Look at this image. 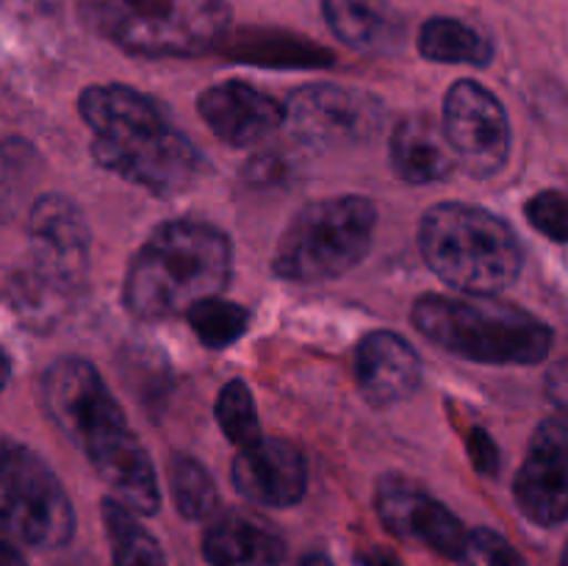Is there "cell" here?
Instances as JSON below:
<instances>
[{
	"label": "cell",
	"mask_w": 568,
	"mask_h": 566,
	"mask_svg": "<svg viewBox=\"0 0 568 566\" xmlns=\"http://www.w3.org/2000/svg\"><path fill=\"white\" fill-rule=\"evenodd\" d=\"M83 122L92 128V155L114 175L172 198L200 175V153L148 94L122 83L83 89L78 100Z\"/></svg>",
	"instance_id": "obj_1"
},
{
	"label": "cell",
	"mask_w": 568,
	"mask_h": 566,
	"mask_svg": "<svg viewBox=\"0 0 568 566\" xmlns=\"http://www.w3.org/2000/svg\"><path fill=\"white\" fill-rule=\"evenodd\" d=\"M231 261V242L220 228L200 220L164 222L128 264L125 309L144 322L186 314L225 289Z\"/></svg>",
	"instance_id": "obj_2"
},
{
	"label": "cell",
	"mask_w": 568,
	"mask_h": 566,
	"mask_svg": "<svg viewBox=\"0 0 568 566\" xmlns=\"http://www.w3.org/2000/svg\"><path fill=\"white\" fill-rule=\"evenodd\" d=\"M419 250L444 283L477 297L514 286L525 264L514 228L469 203L433 205L422 216Z\"/></svg>",
	"instance_id": "obj_3"
},
{
	"label": "cell",
	"mask_w": 568,
	"mask_h": 566,
	"mask_svg": "<svg viewBox=\"0 0 568 566\" xmlns=\"http://www.w3.org/2000/svg\"><path fill=\"white\" fill-rule=\"evenodd\" d=\"M410 316L427 342L477 364H541L552 347L547 322L477 294H425L416 300Z\"/></svg>",
	"instance_id": "obj_4"
},
{
	"label": "cell",
	"mask_w": 568,
	"mask_h": 566,
	"mask_svg": "<svg viewBox=\"0 0 568 566\" xmlns=\"http://www.w3.org/2000/svg\"><path fill=\"white\" fill-rule=\"evenodd\" d=\"M87 17L116 48L148 59L209 53L231 26L225 0H87Z\"/></svg>",
	"instance_id": "obj_5"
},
{
	"label": "cell",
	"mask_w": 568,
	"mask_h": 566,
	"mask_svg": "<svg viewBox=\"0 0 568 566\" xmlns=\"http://www.w3.org/2000/svg\"><path fill=\"white\" fill-rule=\"evenodd\" d=\"M377 209L361 194L303 205L283 231L272 270L294 283H322L347 275L366 259L375 239Z\"/></svg>",
	"instance_id": "obj_6"
},
{
	"label": "cell",
	"mask_w": 568,
	"mask_h": 566,
	"mask_svg": "<svg viewBox=\"0 0 568 566\" xmlns=\"http://www.w3.org/2000/svg\"><path fill=\"white\" fill-rule=\"evenodd\" d=\"M3 527L33 549H59L75 533V511L48 461L22 444H3Z\"/></svg>",
	"instance_id": "obj_7"
},
{
	"label": "cell",
	"mask_w": 568,
	"mask_h": 566,
	"mask_svg": "<svg viewBox=\"0 0 568 566\" xmlns=\"http://www.w3.org/2000/svg\"><path fill=\"white\" fill-rule=\"evenodd\" d=\"M44 414L67 438L92 455L103 444L128 433L125 414L89 361L61 358L50 364L39 386Z\"/></svg>",
	"instance_id": "obj_8"
},
{
	"label": "cell",
	"mask_w": 568,
	"mask_h": 566,
	"mask_svg": "<svg viewBox=\"0 0 568 566\" xmlns=\"http://www.w3.org/2000/svg\"><path fill=\"white\" fill-rule=\"evenodd\" d=\"M286 122L308 148H349L381 131L383 103L364 89L308 83L288 94Z\"/></svg>",
	"instance_id": "obj_9"
},
{
	"label": "cell",
	"mask_w": 568,
	"mask_h": 566,
	"mask_svg": "<svg viewBox=\"0 0 568 566\" xmlns=\"http://www.w3.org/2000/svg\"><path fill=\"white\" fill-rule=\"evenodd\" d=\"M92 239L81 209L64 194H42L28 214V272L75 297L89 275Z\"/></svg>",
	"instance_id": "obj_10"
},
{
	"label": "cell",
	"mask_w": 568,
	"mask_h": 566,
	"mask_svg": "<svg viewBox=\"0 0 568 566\" xmlns=\"http://www.w3.org/2000/svg\"><path fill=\"white\" fill-rule=\"evenodd\" d=\"M444 133L469 175L491 178L510 155V122L497 94L477 81H455L444 98Z\"/></svg>",
	"instance_id": "obj_11"
},
{
	"label": "cell",
	"mask_w": 568,
	"mask_h": 566,
	"mask_svg": "<svg viewBox=\"0 0 568 566\" xmlns=\"http://www.w3.org/2000/svg\"><path fill=\"white\" fill-rule=\"evenodd\" d=\"M516 503L521 514L541 527L568 519V420H544L527 444L516 472Z\"/></svg>",
	"instance_id": "obj_12"
},
{
	"label": "cell",
	"mask_w": 568,
	"mask_h": 566,
	"mask_svg": "<svg viewBox=\"0 0 568 566\" xmlns=\"http://www.w3.org/2000/svg\"><path fill=\"white\" fill-rule=\"evenodd\" d=\"M375 508L388 533L405 542L425 544L433 553L455 560L466 547V527L436 497L405 477H383L375 492Z\"/></svg>",
	"instance_id": "obj_13"
},
{
	"label": "cell",
	"mask_w": 568,
	"mask_h": 566,
	"mask_svg": "<svg viewBox=\"0 0 568 566\" xmlns=\"http://www.w3.org/2000/svg\"><path fill=\"white\" fill-rule=\"evenodd\" d=\"M231 477L244 499L266 508L297 505L308 488L303 453L283 438H261L239 449Z\"/></svg>",
	"instance_id": "obj_14"
},
{
	"label": "cell",
	"mask_w": 568,
	"mask_h": 566,
	"mask_svg": "<svg viewBox=\"0 0 568 566\" xmlns=\"http://www.w3.org/2000/svg\"><path fill=\"white\" fill-rule=\"evenodd\" d=\"M197 111L216 139L233 148H250L264 142L286 122V105L253 83L222 81L197 98Z\"/></svg>",
	"instance_id": "obj_15"
},
{
	"label": "cell",
	"mask_w": 568,
	"mask_h": 566,
	"mask_svg": "<svg viewBox=\"0 0 568 566\" xmlns=\"http://www.w3.org/2000/svg\"><path fill=\"white\" fill-rule=\"evenodd\" d=\"M355 383L372 405L408 400L422 383V361L399 333L375 331L355 350Z\"/></svg>",
	"instance_id": "obj_16"
},
{
	"label": "cell",
	"mask_w": 568,
	"mask_h": 566,
	"mask_svg": "<svg viewBox=\"0 0 568 566\" xmlns=\"http://www.w3.org/2000/svg\"><path fill=\"white\" fill-rule=\"evenodd\" d=\"M203 555L211 566H281L286 542L266 522L244 511H225L205 530Z\"/></svg>",
	"instance_id": "obj_17"
},
{
	"label": "cell",
	"mask_w": 568,
	"mask_h": 566,
	"mask_svg": "<svg viewBox=\"0 0 568 566\" xmlns=\"http://www.w3.org/2000/svg\"><path fill=\"white\" fill-rule=\"evenodd\" d=\"M89 464L128 511L142 516H153L159 511L161 494L155 469L133 431L122 433L120 438L89 455Z\"/></svg>",
	"instance_id": "obj_18"
},
{
	"label": "cell",
	"mask_w": 568,
	"mask_h": 566,
	"mask_svg": "<svg viewBox=\"0 0 568 566\" xmlns=\"http://www.w3.org/2000/svg\"><path fill=\"white\" fill-rule=\"evenodd\" d=\"M392 164L403 181L436 183L449 178L458 159L444 128H438L430 117L414 114L394 128Z\"/></svg>",
	"instance_id": "obj_19"
},
{
	"label": "cell",
	"mask_w": 568,
	"mask_h": 566,
	"mask_svg": "<svg viewBox=\"0 0 568 566\" xmlns=\"http://www.w3.org/2000/svg\"><path fill=\"white\" fill-rule=\"evenodd\" d=\"M327 28L364 53H392L403 42V20L388 0H325Z\"/></svg>",
	"instance_id": "obj_20"
},
{
	"label": "cell",
	"mask_w": 568,
	"mask_h": 566,
	"mask_svg": "<svg viewBox=\"0 0 568 566\" xmlns=\"http://www.w3.org/2000/svg\"><path fill=\"white\" fill-rule=\"evenodd\" d=\"M419 53L442 64H491V42L466 22L453 17H433L419 31Z\"/></svg>",
	"instance_id": "obj_21"
},
{
	"label": "cell",
	"mask_w": 568,
	"mask_h": 566,
	"mask_svg": "<svg viewBox=\"0 0 568 566\" xmlns=\"http://www.w3.org/2000/svg\"><path fill=\"white\" fill-rule=\"evenodd\" d=\"M103 522L114 566H166L161 544L133 519V511H128L120 499H105Z\"/></svg>",
	"instance_id": "obj_22"
},
{
	"label": "cell",
	"mask_w": 568,
	"mask_h": 566,
	"mask_svg": "<svg viewBox=\"0 0 568 566\" xmlns=\"http://www.w3.org/2000/svg\"><path fill=\"white\" fill-rule=\"evenodd\" d=\"M166 475H170L172 499L175 508L181 511L186 519L197 522L214 514L216 508V483L211 472L200 464L197 458L186 453L172 455L166 464Z\"/></svg>",
	"instance_id": "obj_23"
},
{
	"label": "cell",
	"mask_w": 568,
	"mask_h": 566,
	"mask_svg": "<svg viewBox=\"0 0 568 566\" xmlns=\"http://www.w3.org/2000/svg\"><path fill=\"white\" fill-rule=\"evenodd\" d=\"M189 325H192L194 336L211 350H225L233 342L247 333L250 314L242 305L231 303V300H222L220 294L209 300H200L197 305L186 311Z\"/></svg>",
	"instance_id": "obj_24"
},
{
	"label": "cell",
	"mask_w": 568,
	"mask_h": 566,
	"mask_svg": "<svg viewBox=\"0 0 568 566\" xmlns=\"http://www.w3.org/2000/svg\"><path fill=\"white\" fill-rule=\"evenodd\" d=\"M216 422H220L222 433H225L239 449L250 447V444L264 438L261 436L255 400L244 381H231L227 386H222L220 397H216Z\"/></svg>",
	"instance_id": "obj_25"
},
{
	"label": "cell",
	"mask_w": 568,
	"mask_h": 566,
	"mask_svg": "<svg viewBox=\"0 0 568 566\" xmlns=\"http://www.w3.org/2000/svg\"><path fill=\"white\" fill-rule=\"evenodd\" d=\"M455 564L458 566H527V560L521 558L519 549H516L508 538L499 536L497 530L477 527V530L469 533L466 547L460 549Z\"/></svg>",
	"instance_id": "obj_26"
},
{
	"label": "cell",
	"mask_w": 568,
	"mask_h": 566,
	"mask_svg": "<svg viewBox=\"0 0 568 566\" xmlns=\"http://www.w3.org/2000/svg\"><path fill=\"white\" fill-rule=\"evenodd\" d=\"M527 220L552 242H568V189H547L538 192L525 205Z\"/></svg>",
	"instance_id": "obj_27"
},
{
	"label": "cell",
	"mask_w": 568,
	"mask_h": 566,
	"mask_svg": "<svg viewBox=\"0 0 568 566\" xmlns=\"http://www.w3.org/2000/svg\"><path fill=\"white\" fill-rule=\"evenodd\" d=\"M547 386H549V394H552L555 403H558L560 408L568 414V358L560 361V364L549 372Z\"/></svg>",
	"instance_id": "obj_28"
},
{
	"label": "cell",
	"mask_w": 568,
	"mask_h": 566,
	"mask_svg": "<svg viewBox=\"0 0 568 566\" xmlns=\"http://www.w3.org/2000/svg\"><path fill=\"white\" fill-rule=\"evenodd\" d=\"M355 566H403V564H399L388 549L369 547V549H361V553L355 555Z\"/></svg>",
	"instance_id": "obj_29"
},
{
	"label": "cell",
	"mask_w": 568,
	"mask_h": 566,
	"mask_svg": "<svg viewBox=\"0 0 568 566\" xmlns=\"http://www.w3.org/2000/svg\"><path fill=\"white\" fill-rule=\"evenodd\" d=\"M3 566H26L22 564V558H20V553H17L14 544H9V542L3 544Z\"/></svg>",
	"instance_id": "obj_30"
},
{
	"label": "cell",
	"mask_w": 568,
	"mask_h": 566,
	"mask_svg": "<svg viewBox=\"0 0 568 566\" xmlns=\"http://www.w3.org/2000/svg\"><path fill=\"white\" fill-rule=\"evenodd\" d=\"M297 566H333V564L322 553H314V555H305Z\"/></svg>",
	"instance_id": "obj_31"
},
{
	"label": "cell",
	"mask_w": 568,
	"mask_h": 566,
	"mask_svg": "<svg viewBox=\"0 0 568 566\" xmlns=\"http://www.w3.org/2000/svg\"><path fill=\"white\" fill-rule=\"evenodd\" d=\"M560 566H568V544H566V549H564V560H560Z\"/></svg>",
	"instance_id": "obj_32"
}]
</instances>
